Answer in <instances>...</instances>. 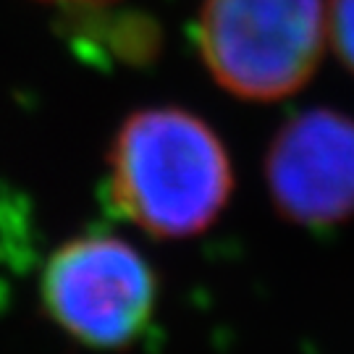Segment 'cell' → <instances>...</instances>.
<instances>
[{
  "mask_svg": "<svg viewBox=\"0 0 354 354\" xmlns=\"http://www.w3.org/2000/svg\"><path fill=\"white\" fill-rule=\"evenodd\" d=\"M155 273L131 244L115 236H79L50 257L42 276L48 315L76 342L118 349L150 326Z\"/></svg>",
  "mask_w": 354,
  "mask_h": 354,
  "instance_id": "3957f363",
  "label": "cell"
},
{
  "mask_svg": "<svg viewBox=\"0 0 354 354\" xmlns=\"http://www.w3.org/2000/svg\"><path fill=\"white\" fill-rule=\"evenodd\" d=\"M328 42L354 74V0H328Z\"/></svg>",
  "mask_w": 354,
  "mask_h": 354,
  "instance_id": "5b68a950",
  "label": "cell"
},
{
  "mask_svg": "<svg viewBox=\"0 0 354 354\" xmlns=\"http://www.w3.org/2000/svg\"><path fill=\"white\" fill-rule=\"evenodd\" d=\"M197 50L215 84L252 102L302 89L328 42L323 0H203Z\"/></svg>",
  "mask_w": 354,
  "mask_h": 354,
  "instance_id": "7a4b0ae2",
  "label": "cell"
},
{
  "mask_svg": "<svg viewBox=\"0 0 354 354\" xmlns=\"http://www.w3.org/2000/svg\"><path fill=\"white\" fill-rule=\"evenodd\" d=\"M266 181L281 218L299 226H333L354 218V118L310 108L276 131Z\"/></svg>",
  "mask_w": 354,
  "mask_h": 354,
  "instance_id": "277c9868",
  "label": "cell"
},
{
  "mask_svg": "<svg viewBox=\"0 0 354 354\" xmlns=\"http://www.w3.org/2000/svg\"><path fill=\"white\" fill-rule=\"evenodd\" d=\"M111 205L158 239L203 234L234 192L221 137L200 115L152 105L127 115L108 152Z\"/></svg>",
  "mask_w": 354,
  "mask_h": 354,
  "instance_id": "6da1fadb",
  "label": "cell"
},
{
  "mask_svg": "<svg viewBox=\"0 0 354 354\" xmlns=\"http://www.w3.org/2000/svg\"><path fill=\"white\" fill-rule=\"evenodd\" d=\"M42 3H55L61 8H105L115 0H42Z\"/></svg>",
  "mask_w": 354,
  "mask_h": 354,
  "instance_id": "8992f818",
  "label": "cell"
}]
</instances>
